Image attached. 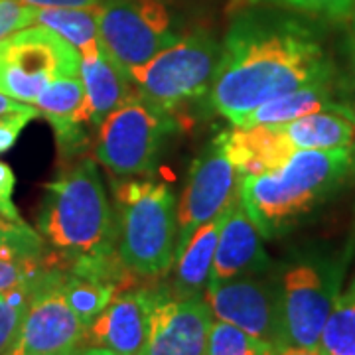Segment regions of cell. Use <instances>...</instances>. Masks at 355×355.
I'll use <instances>...</instances> for the list:
<instances>
[{"label": "cell", "mask_w": 355, "mask_h": 355, "mask_svg": "<svg viewBox=\"0 0 355 355\" xmlns=\"http://www.w3.org/2000/svg\"><path fill=\"white\" fill-rule=\"evenodd\" d=\"M34 107L55 132L60 153L77 156L85 150L89 142L87 109H85V89L81 77H62L40 95Z\"/></svg>", "instance_id": "16"}, {"label": "cell", "mask_w": 355, "mask_h": 355, "mask_svg": "<svg viewBox=\"0 0 355 355\" xmlns=\"http://www.w3.org/2000/svg\"><path fill=\"white\" fill-rule=\"evenodd\" d=\"M239 174L231 164L219 137L193 160L188 184L178 205L176 251L203 223L219 217L239 198Z\"/></svg>", "instance_id": "12"}, {"label": "cell", "mask_w": 355, "mask_h": 355, "mask_svg": "<svg viewBox=\"0 0 355 355\" xmlns=\"http://www.w3.org/2000/svg\"><path fill=\"white\" fill-rule=\"evenodd\" d=\"M79 51L46 26L32 24L0 40V93L20 103H36L62 77H77Z\"/></svg>", "instance_id": "8"}, {"label": "cell", "mask_w": 355, "mask_h": 355, "mask_svg": "<svg viewBox=\"0 0 355 355\" xmlns=\"http://www.w3.org/2000/svg\"><path fill=\"white\" fill-rule=\"evenodd\" d=\"M154 288L119 292L85 330L83 345L103 347L116 355H139L148 331Z\"/></svg>", "instance_id": "14"}, {"label": "cell", "mask_w": 355, "mask_h": 355, "mask_svg": "<svg viewBox=\"0 0 355 355\" xmlns=\"http://www.w3.org/2000/svg\"><path fill=\"white\" fill-rule=\"evenodd\" d=\"M352 64H354V76H355V14H354V32H352Z\"/></svg>", "instance_id": "36"}, {"label": "cell", "mask_w": 355, "mask_h": 355, "mask_svg": "<svg viewBox=\"0 0 355 355\" xmlns=\"http://www.w3.org/2000/svg\"><path fill=\"white\" fill-rule=\"evenodd\" d=\"M221 60V46L207 32L182 36L150 62L128 71L140 97L172 111L207 95Z\"/></svg>", "instance_id": "6"}, {"label": "cell", "mask_w": 355, "mask_h": 355, "mask_svg": "<svg viewBox=\"0 0 355 355\" xmlns=\"http://www.w3.org/2000/svg\"><path fill=\"white\" fill-rule=\"evenodd\" d=\"M272 352L270 345L259 342L241 328L216 320L207 334L203 355H270Z\"/></svg>", "instance_id": "25"}, {"label": "cell", "mask_w": 355, "mask_h": 355, "mask_svg": "<svg viewBox=\"0 0 355 355\" xmlns=\"http://www.w3.org/2000/svg\"><path fill=\"white\" fill-rule=\"evenodd\" d=\"M343 109H352V107L336 99V95L330 89V81H322V83H314V85L286 93L282 97H277L272 101L257 107L233 127L282 125L306 114L320 113V111H343Z\"/></svg>", "instance_id": "21"}, {"label": "cell", "mask_w": 355, "mask_h": 355, "mask_svg": "<svg viewBox=\"0 0 355 355\" xmlns=\"http://www.w3.org/2000/svg\"><path fill=\"white\" fill-rule=\"evenodd\" d=\"M38 231L67 261L116 254V221L97 162L81 160L44 186Z\"/></svg>", "instance_id": "3"}, {"label": "cell", "mask_w": 355, "mask_h": 355, "mask_svg": "<svg viewBox=\"0 0 355 355\" xmlns=\"http://www.w3.org/2000/svg\"><path fill=\"white\" fill-rule=\"evenodd\" d=\"M352 150H354V170H355V144H354V148H352Z\"/></svg>", "instance_id": "37"}, {"label": "cell", "mask_w": 355, "mask_h": 355, "mask_svg": "<svg viewBox=\"0 0 355 355\" xmlns=\"http://www.w3.org/2000/svg\"><path fill=\"white\" fill-rule=\"evenodd\" d=\"M14 186H16V178L12 168L0 160V217L12 223H24L14 203Z\"/></svg>", "instance_id": "30"}, {"label": "cell", "mask_w": 355, "mask_h": 355, "mask_svg": "<svg viewBox=\"0 0 355 355\" xmlns=\"http://www.w3.org/2000/svg\"><path fill=\"white\" fill-rule=\"evenodd\" d=\"M36 6L22 0H0V40L34 24Z\"/></svg>", "instance_id": "28"}, {"label": "cell", "mask_w": 355, "mask_h": 355, "mask_svg": "<svg viewBox=\"0 0 355 355\" xmlns=\"http://www.w3.org/2000/svg\"><path fill=\"white\" fill-rule=\"evenodd\" d=\"M76 355H116V354L109 352V349H103V347H85V349H81V352Z\"/></svg>", "instance_id": "35"}, {"label": "cell", "mask_w": 355, "mask_h": 355, "mask_svg": "<svg viewBox=\"0 0 355 355\" xmlns=\"http://www.w3.org/2000/svg\"><path fill=\"white\" fill-rule=\"evenodd\" d=\"M354 170V150H296L279 168L239 178V202L263 237L296 227L340 190Z\"/></svg>", "instance_id": "2"}, {"label": "cell", "mask_w": 355, "mask_h": 355, "mask_svg": "<svg viewBox=\"0 0 355 355\" xmlns=\"http://www.w3.org/2000/svg\"><path fill=\"white\" fill-rule=\"evenodd\" d=\"M203 298L216 320L241 328L272 349L286 345L277 275L259 272L211 282Z\"/></svg>", "instance_id": "11"}, {"label": "cell", "mask_w": 355, "mask_h": 355, "mask_svg": "<svg viewBox=\"0 0 355 355\" xmlns=\"http://www.w3.org/2000/svg\"><path fill=\"white\" fill-rule=\"evenodd\" d=\"M168 113L137 91L101 121L95 140L97 162L116 178L148 174L164 148L166 137L174 130Z\"/></svg>", "instance_id": "7"}, {"label": "cell", "mask_w": 355, "mask_h": 355, "mask_svg": "<svg viewBox=\"0 0 355 355\" xmlns=\"http://www.w3.org/2000/svg\"><path fill=\"white\" fill-rule=\"evenodd\" d=\"M219 140L239 178L270 172L296 153L280 125L235 127L221 132Z\"/></svg>", "instance_id": "17"}, {"label": "cell", "mask_w": 355, "mask_h": 355, "mask_svg": "<svg viewBox=\"0 0 355 355\" xmlns=\"http://www.w3.org/2000/svg\"><path fill=\"white\" fill-rule=\"evenodd\" d=\"M0 249H12L18 253L44 254V237L26 223H12L0 217Z\"/></svg>", "instance_id": "27"}, {"label": "cell", "mask_w": 355, "mask_h": 355, "mask_svg": "<svg viewBox=\"0 0 355 355\" xmlns=\"http://www.w3.org/2000/svg\"><path fill=\"white\" fill-rule=\"evenodd\" d=\"M38 8H95L107 0H22Z\"/></svg>", "instance_id": "32"}, {"label": "cell", "mask_w": 355, "mask_h": 355, "mask_svg": "<svg viewBox=\"0 0 355 355\" xmlns=\"http://www.w3.org/2000/svg\"><path fill=\"white\" fill-rule=\"evenodd\" d=\"M64 266H55L32 292L16 338L4 355H76L87 326L65 296Z\"/></svg>", "instance_id": "10"}, {"label": "cell", "mask_w": 355, "mask_h": 355, "mask_svg": "<svg viewBox=\"0 0 355 355\" xmlns=\"http://www.w3.org/2000/svg\"><path fill=\"white\" fill-rule=\"evenodd\" d=\"M349 253H306L280 268L279 288L286 345L318 347L320 334L342 292Z\"/></svg>", "instance_id": "5"}, {"label": "cell", "mask_w": 355, "mask_h": 355, "mask_svg": "<svg viewBox=\"0 0 355 355\" xmlns=\"http://www.w3.org/2000/svg\"><path fill=\"white\" fill-rule=\"evenodd\" d=\"M28 107H30L28 103L14 101V99H10L8 95L0 93V116H2V114H8V113H18V111H26Z\"/></svg>", "instance_id": "33"}, {"label": "cell", "mask_w": 355, "mask_h": 355, "mask_svg": "<svg viewBox=\"0 0 355 355\" xmlns=\"http://www.w3.org/2000/svg\"><path fill=\"white\" fill-rule=\"evenodd\" d=\"M270 355H324L320 347H298V345H282Z\"/></svg>", "instance_id": "34"}, {"label": "cell", "mask_w": 355, "mask_h": 355, "mask_svg": "<svg viewBox=\"0 0 355 355\" xmlns=\"http://www.w3.org/2000/svg\"><path fill=\"white\" fill-rule=\"evenodd\" d=\"M38 116V109L34 105H30L26 111L2 114L0 116V154L8 153L16 144L18 137L22 135V130Z\"/></svg>", "instance_id": "29"}, {"label": "cell", "mask_w": 355, "mask_h": 355, "mask_svg": "<svg viewBox=\"0 0 355 355\" xmlns=\"http://www.w3.org/2000/svg\"><path fill=\"white\" fill-rule=\"evenodd\" d=\"M263 239V233L254 225L237 198L229 205L225 221L221 225L209 284L266 272L270 259L265 251Z\"/></svg>", "instance_id": "15"}, {"label": "cell", "mask_w": 355, "mask_h": 355, "mask_svg": "<svg viewBox=\"0 0 355 355\" xmlns=\"http://www.w3.org/2000/svg\"><path fill=\"white\" fill-rule=\"evenodd\" d=\"M282 2L306 12L328 14V16H343L355 8V0H282Z\"/></svg>", "instance_id": "31"}, {"label": "cell", "mask_w": 355, "mask_h": 355, "mask_svg": "<svg viewBox=\"0 0 355 355\" xmlns=\"http://www.w3.org/2000/svg\"><path fill=\"white\" fill-rule=\"evenodd\" d=\"M330 77V60L308 26L275 14H245L229 28L207 99L237 125L257 107Z\"/></svg>", "instance_id": "1"}, {"label": "cell", "mask_w": 355, "mask_h": 355, "mask_svg": "<svg viewBox=\"0 0 355 355\" xmlns=\"http://www.w3.org/2000/svg\"><path fill=\"white\" fill-rule=\"evenodd\" d=\"M214 314L203 296L180 298L154 288L146 340L139 355H203Z\"/></svg>", "instance_id": "13"}, {"label": "cell", "mask_w": 355, "mask_h": 355, "mask_svg": "<svg viewBox=\"0 0 355 355\" xmlns=\"http://www.w3.org/2000/svg\"><path fill=\"white\" fill-rule=\"evenodd\" d=\"M227 209L219 217L196 229L190 235V239L176 251L174 277L168 286L174 296H180V298L203 296V292L209 284L217 241H219V233H221V225L225 221Z\"/></svg>", "instance_id": "19"}, {"label": "cell", "mask_w": 355, "mask_h": 355, "mask_svg": "<svg viewBox=\"0 0 355 355\" xmlns=\"http://www.w3.org/2000/svg\"><path fill=\"white\" fill-rule=\"evenodd\" d=\"M79 77L85 89L89 121L95 127H99L103 119L116 107L137 95L130 76L105 51L103 44L95 51L81 55Z\"/></svg>", "instance_id": "18"}, {"label": "cell", "mask_w": 355, "mask_h": 355, "mask_svg": "<svg viewBox=\"0 0 355 355\" xmlns=\"http://www.w3.org/2000/svg\"><path fill=\"white\" fill-rule=\"evenodd\" d=\"M95 14L103 48L127 73L182 38L162 0H107Z\"/></svg>", "instance_id": "9"}, {"label": "cell", "mask_w": 355, "mask_h": 355, "mask_svg": "<svg viewBox=\"0 0 355 355\" xmlns=\"http://www.w3.org/2000/svg\"><path fill=\"white\" fill-rule=\"evenodd\" d=\"M58 261L44 254L18 253L12 249H0V292L36 286L50 275Z\"/></svg>", "instance_id": "24"}, {"label": "cell", "mask_w": 355, "mask_h": 355, "mask_svg": "<svg viewBox=\"0 0 355 355\" xmlns=\"http://www.w3.org/2000/svg\"><path fill=\"white\" fill-rule=\"evenodd\" d=\"M318 347L324 355H355V279L347 291L340 292Z\"/></svg>", "instance_id": "23"}, {"label": "cell", "mask_w": 355, "mask_h": 355, "mask_svg": "<svg viewBox=\"0 0 355 355\" xmlns=\"http://www.w3.org/2000/svg\"><path fill=\"white\" fill-rule=\"evenodd\" d=\"M36 286H22V288L0 292V355L6 354L8 347L12 345L18 326L30 302V296L36 291Z\"/></svg>", "instance_id": "26"}, {"label": "cell", "mask_w": 355, "mask_h": 355, "mask_svg": "<svg viewBox=\"0 0 355 355\" xmlns=\"http://www.w3.org/2000/svg\"><path fill=\"white\" fill-rule=\"evenodd\" d=\"M294 150L354 148L355 111H320L280 125Z\"/></svg>", "instance_id": "20"}, {"label": "cell", "mask_w": 355, "mask_h": 355, "mask_svg": "<svg viewBox=\"0 0 355 355\" xmlns=\"http://www.w3.org/2000/svg\"><path fill=\"white\" fill-rule=\"evenodd\" d=\"M116 254L137 279H160L174 266L176 196L153 180H128L116 188Z\"/></svg>", "instance_id": "4"}, {"label": "cell", "mask_w": 355, "mask_h": 355, "mask_svg": "<svg viewBox=\"0 0 355 355\" xmlns=\"http://www.w3.org/2000/svg\"><path fill=\"white\" fill-rule=\"evenodd\" d=\"M34 24L46 26L67 40L79 55L95 51L101 46L95 8H38Z\"/></svg>", "instance_id": "22"}]
</instances>
